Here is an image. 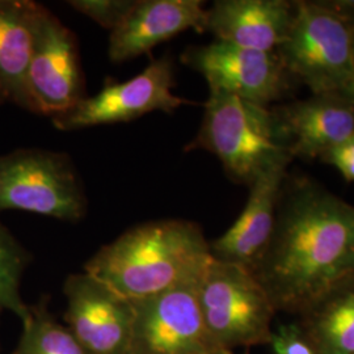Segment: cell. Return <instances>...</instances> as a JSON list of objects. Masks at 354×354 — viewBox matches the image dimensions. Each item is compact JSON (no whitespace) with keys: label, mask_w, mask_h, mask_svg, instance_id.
Instances as JSON below:
<instances>
[{"label":"cell","mask_w":354,"mask_h":354,"mask_svg":"<svg viewBox=\"0 0 354 354\" xmlns=\"http://www.w3.org/2000/svg\"><path fill=\"white\" fill-rule=\"evenodd\" d=\"M38 3L0 0V84L8 102L36 113L26 74Z\"/></svg>","instance_id":"obj_16"},{"label":"cell","mask_w":354,"mask_h":354,"mask_svg":"<svg viewBox=\"0 0 354 354\" xmlns=\"http://www.w3.org/2000/svg\"><path fill=\"white\" fill-rule=\"evenodd\" d=\"M206 15L207 8L200 0H138L111 32L109 59H134L185 30L206 32Z\"/></svg>","instance_id":"obj_13"},{"label":"cell","mask_w":354,"mask_h":354,"mask_svg":"<svg viewBox=\"0 0 354 354\" xmlns=\"http://www.w3.org/2000/svg\"><path fill=\"white\" fill-rule=\"evenodd\" d=\"M181 62L205 77L209 92H223L266 106L285 97L294 82L276 51L251 50L216 41L190 46Z\"/></svg>","instance_id":"obj_10"},{"label":"cell","mask_w":354,"mask_h":354,"mask_svg":"<svg viewBox=\"0 0 354 354\" xmlns=\"http://www.w3.org/2000/svg\"><path fill=\"white\" fill-rule=\"evenodd\" d=\"M269 345L273 354H317L299 322H290L273 329Z\"/></svg>","instance_id":"obj_21"},{"label":"cell","mask_w":354,"mask_h":354,"mask_svg":"<svg viewBox=\"0 0 354 354\" xmlns=\"http://www.w3.org/2000/svg\"><path fill=\"white\" fill-rule=\"evenodd\" d=\"M294 0H218L206 15V32L216 41L272 53L288 36Z\"/></svg>","instance_id":"obj_15"},{"label":"cell","mask_w":354,"mask_h":354,"mask_svg":"<svg viewBox=\"0 0 354 354\" xmlns=\"http://www.w3.org/2000/svg\"><path fill=\"white\" fill-rule=\"evenodd\" d=\"M66 327L88 354H129L134 308L88 273L68 276L64 282Z\"/></svg>","instance_id":"obj_11"},{"label":"cell","mask_w":354,"mask_h":354,"mask_svg":"<svg viewBox=\"0 0 354 354\" xmlns=\"http://www.w3.org/2000/svg\"><path fill=\"white\" fill-rule=\"evenodd\" d=\"M203 272L152 297L130 301L134 320L129 354H203L222 349L212 342L203 323L198 302Z\"/></svg>","instance_id":"obj_7"},{"label":"cell","mask_w":354,"mask_h":354,"mask_svg":"<svg viewBox=\"0 0 354 354\" xmlns=\"http://www.w3.org/2000/svg\"><path fill=\"white\" fill-rule=\"evenodd\" d=\"M26 83L37 114L54 117L86 97L76 36L41 4L35 17Z\"/></svg>","instance_id":"obj_8"},{"label":"cell","mask_w":354,"mask_h":354,"mask_svg":"<svg viewBox=\"0 0 354 354\" xmlns=\"http://www.w3.org/2000/svg\"><path fill=\"white\" fill-rule=\"evenodd\" d=\"M289 165H279L259 177L236 221L218 239L210 241L212 257L252 269L266 251L274 230L279 193Z\"/></svg>","instance_id":"obj_14"},{"label":"cell","mask_w":354,"mask_h":354,"mask_svg":"<svg viewBox=\"0 0 354 354\" xmlns=\"http://www.w3.org/2000/svg\"><path fill=\"white\" fill-rule=\"evenodd\" d=\"M87 205L67 153L24 149L0 155V212L20 210L77 222L87 213Z\"/></svg>","instance_id":"obj_6"},{"label":"cell","mask_w":354,"mask_h":354,"mask_svg":"<svg viewBox=\"0 0 354 354\" xmlns=\"http://www.w3.org/2000/svg\"><path fill=\"white\" fill-rule=\"evenodd\" d=\"M322 160L335 167L346 181L354 183V136L324 153Z\"/></svg>","instance_id":"obj_22"},{"label":"cell","mask_w":354,"mask_h":354,"mask_svg":"<svg viewBox=\"0 0 354 354\" xmlns=\"http://www.w3.org/2000/svg\"><path fill=\"white\" fill-rule=\"evenodd\" d=\"M13 354H88L71 330L55 320L46 304L29 308L23 333Z\"/></svg>","instance_id":"obj_18"},{"label":"cell","mask_w":354,"mask_h":354,"mask_svg":"<svg viewBox=\"0 0 354 354\" xmlns=\"http://www.w3.org/2000/svg\"><path fill=\"white\" fill-rule=\"evenodd\" d=\"M277 313L302 314L354 273V205L307 176H288L274 230L252 269Z\"/></svg>","instance_id":"obj_1"},{"label":"cell","mask_w":354,"mask_h":354,"mask_svg":"<svg viewBox=\"0 0 354 354\" xmlns=\"http://www.w3.org/2000/svg\"><path fill=\"white\" fill-rule=\"evenodd\" d=\"M174 64L162 57L143 73L121 83H108L95 96L84 97L74 108L51 117L62 131L113 125L137 120L152 112L172 113L187 100L174 93Z\"/></svg>","instance_id":"obj_9"},{"label":"cell","mask_w":354,"mask_h":354,"mask_svg":"<svg viewBox=\"0 0 354 354\" xmlns=\"http://www.w3.org/2000/svg\"><path fill=\"white\" fill-rule=\"evenodd\" d=\"M8 102V99H7V95H6L4 89H3L1 84H0V104H3V102Z\"/></svg>","instance_id":"obj_24"},{"label":"cell","mask_w":354,"mask_h":354,"mask_svg":"<svg viewBox=\"0 0 354 354\" xmlns=\"http://www.w3.org/2000/svg\"><path fill=\"white\" fill-rule=\"evenodd\" d=\"M188 150L213 153L232 181L248 188L292 160L270 108L223 92H209L203 124Z\"/></svg>","instance_id":"obj_3"},{"label":"cell","mask_w":354,"mask_h":354,"mask_svg":"<svg viewBox=\"0 0 354 354\" xmlns=\"http://www.w3.org/2000/svg\"><path fill=\"white\" fill-rule=\"evenodd\" d=\"M67 4L102 28L113 32L125 20L136 0H70Z\"/></svg>","instance_id":"obj_20"},{"label":"cell","mask_w":354,"mask_h":354,"mask_svg":"<svg viewBox=\"0 0 354 354\" xmlns=\"http://www.w3.org/2000/svg\"><path fill=\"white\" fill-rule=\"evenodd\" d=\"M203 354H232V351H228V349H214V351H210V352H206Z\"/></svg>","instance_id":"obj_23"},{"label":"cell","mask_w":354,"mask_h":354,"mask_svg":"<svg viewBox=\"0 0 354 354\" xmlns=\"http://www.w3.org/2000/svg\"><path fill=\"white\" fill-rule=\"evenodd\" d=\"M348 96H351L352 99H354V77L353 82H352V86H351V88H349V92H348Z\"/></svg>","instance_id":"obj_25"},{"label":"cell","mask_w":354,"mask_h":354,"mask_svg":"<svg viewBox=\"0 0 354 354\" xmlns=\"http://www.w3.org/2000/svg\"><path fill=\"white\" fill-rule=\"evenodd\" d=\"M272 111L292 159H322L354 136V99L348 95H311Z\"/></svg>","instance_id":"obj_12"},{"label":"cell","mask_w":354,"mask_h":354,"mask_svg":"<svg viewBox=\"0 0 354 354\" xmlns=\"http://www.w3.org/2000/svg\"><path fill=\"white\" fill-rule=\"evenodd\" d=\"M198 302L215 346L234 351L270 342L277 310L251 269L212 259L200 281Z\"/></svg>","instance_id":"obj_5"},{"label":"cell","mask_w":354,"mask_h":354,"mask_svg":"<svg viewBox=\"0 0 354 354\" xmlns=\"http://www.w3.org/2000/svg\"><path fill=\"white\" fill-rule=\"evenodd\" d=\"M299 317L317 354H354V273L336 282Z\"/></svg>","instance_id":"obj_17"},{"label":"cell","mask_w":354,"mask_h":354,"mask_svg":"<svg viewBox=\"0 0 354 354\" xmlns=\"http://www.w3.org/2000/svg\"><path fill=\"white\" fill-rule=\"evenodd\" d=\"M212 259L197 223L162 219L129 228L95 253L84 272L127 301H140L203 273Z\"/></svg>","instance_id":"obj_2"},{"label":"cell","mask_w":354,"mask_h":354,"mask_svg":"<svg viewBox=\"0 0 354 354\" xmlns=\"http://www.w3.org/2000/svg\"><path fill=\"white\" fill-rule=\"evenodd\" d=\"M29 260V253L0 222V313L10 311L21 320L30 308L20 294V282Z\"/></svg>","instance_id":"obj_19"},{"label":"cell","mask_w":354,"mask_h":354,"mask_svg":"<svg viewBox=\"0 0 354 354\" xmlns=\"http://www.w3.org/2000/svg\"><path fill=\"white\" fill-rule=\"evenodd\" d=\"M276 53L291 79L313 95H348L354 77V24L324 0H294L290 29Z\"/></svg>","instance_id":"obj_4"}]
</instances>
